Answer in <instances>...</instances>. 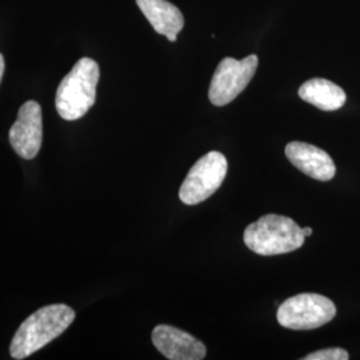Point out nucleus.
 <instances>
[{"mask_svg":"<svg viewBox=\"0 0 360 360\" xmlns=\"http://www.w3.org/2000/svg\"><path fill=\"white\" fill-rule=\"evenodd\" d=\"M75 319V311L65 304H51L38 309L20 324L13 335L10 354L25 359L65 333Z\"/></svg>","mask_w":360,"mask_h":360,"instance_id":"obj_1","label":"nucleus"},{"mask_svg":"<svg viewBox=\"0 0 360 360\" xmlns=\"http://www.w3.org/2000/svg\"><path fill=\"white\" fill-rule=\"evenodd\" d=\"M101 77L99 65L90 58H82L63 77L55 105L65 120H77L90 111L96 101V86Z\"/></svg>","mask_w":360,"mask_h":360,"instance_id":"obj_2","label":"nucleus"},{"mask_svg":"<svg viewBox=\"0 0 360 360\" xmlns=\"http://www.w3.org/2000/svg\"><path fill=\"white\" fill-rule=\"evenodd\" d=\"M243 239L252 252L262 257H274L300 248L304 245L306 236L295 220L267 214L245 227Z\"/></svg>","mask_w":360,"mask_h":360,"instance_id":"obj_3","label":"nucleus"},{"mask_svg":"<svg viewBox=\"0 0 360 360\" xmlns=\"http://www.w3.org/2000/svg\"><path fill=\"white\" fill-rule=\"evenodd\" d=\"M336 315L334 302L319 294H299L283 302L276 319L279 324L295 331L319 328L331 322Z\"/></svg>","mask_w":360,"mask_h":360,"instance_id":"obj_4","label":"nucleus"},{"mask_svg":"<svg viewBox=\"0 0 360 360\" xmlns=\"http://www.w3.org/2000/svg\"><path fill=\"white\" fill-rule=\"evenodd\" d=\"M229 163L226 156L211 151L202 156L191 169L180 187V200L187 206H195L207 200L226 179Z\"/></svg>","mask_w":360,"mask_h":360,"instance_id":"obj_5","label":"nucleus"},{"mask_svg":"<svg viewBox=\"0 0 360 360\" xmlns=\"http://www.w3.org/2000/svg\"><path fill=\"white\" fill-rule=\"evenodd\" d=\"M257 55H250L242 60L233 58L223 59L215 70L210 84V102L217 107L231 103L245 90L257 72Z\"/></svg>","mask_w":360,"mask_h":360,"instance_id":"obj_6","label":"nucleus"},{"mask_svg":"<svg viewBox=\"0 0 360 360\" xmlns=\"http://www.w3.org/2000/svg\"><path fill=\"white\" fill-rule=\"evenodd\" d=\"M15 153L23 159H34L43 141L41 108L38 102L30 101L19 108L16 122L8 134Z\"/></svg>","mask_w":360,"mask_h":360,"instance_id":"obj_7","label":"nucleus"},{"mask_svg":"<svg viewBox=\"0 0 360 360\" xmlns=\"http://www.w3.org/2000/svg\"><path fill=\"white\" fill-rule=\"evenodd\" d=\"M153 343L156 349L171 360H202L206 358V346L183 330L159 324L153 331Z\"/></svg>","mask_w":360,"mask_h":360,"instance_id":"obj_8","label":"nucleus"},{"mask_svg":"<svg viewBox=\"0 0 360 360\" xmlns=\"http://www.w3.org/2000/svg\"><path fill=\"white\" fill-rule=\"evenodd\" d=\"M285 156L292 166L312 179L328 181L335 176L334 160L319 147L309 143H288L285 146Z\"/></svg>","mask_w":360,"mask_h":360,"instance_id":"obj_9","label":"nucleus"},{"mask_svg":"<svg viewBox=\"0 0 360 360\" xmlns=\"http://www.w3.org/2000/svg\"><path fill=\"white\" fill-rule=\"evenodd\" d=\"M136 4L159 35L176 41L184 27V16L175 4L167 0H136Z\"/></svg>","mask_w":360,"mask_h":360,"instance_id":"obj_10","label":"nucleus"},{"mask_svg":"<svg viewBox=\"0 0 360 360\" xmlns=\"http://www.w3.org/2000/svg\"><path fill=\"white\" fill-rule=\"evenodd\" d=\"M297 94L302 101L322 111H336L347 101V95L343 89L323 77L309 79L300 86Z\"/></svg>","mask_w":360,"mask_h":360,"instance_id":"obj_11","label":"nucleus"},{"mask_svg":"<svg viewBox=\"0 0 360 360\" xmlns=\"http://www.w3.org/2000/svg\"><path fill=\"white\" fill-rule=\"evenodd\" d=\"M349 355L347 351L343 348H326L321 349L316 352L309 354L307 356H304L303 360H348Z\"/></svg>","mask_w":360,"mask_h":360,"instance_id":"obj_12","label":"nucleus"},{"mask_svg":"<svg viewBox=\"0 0 360 360\" xmlns=\"http://www.w3.org/2000/svg\"><path fill=\"white\" fill-rule=\"evenodd\" d=\"M3 74H4V58H3V55L0 53V82H1Z\"/></svg>","mask_w":360,"mask_h":360,"instance_id":"obj_13","label":"nucleus"},{"mask_svg":"<svg viewBox=\"0 0 360 360\" xmlns=\"http://www.w3.org/2000/svg\"><path fill=\"white\" fill-rule=\"evenodd\" d=\"M303 233H304L306 238H309V235H312V230H311L309 227H304V229H303Z\"/></svg>","mask_w":360,"mask_h":360,"instance_id":"obj_14","label":"nucleus"}]
</instances>
